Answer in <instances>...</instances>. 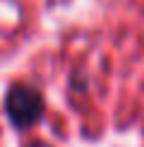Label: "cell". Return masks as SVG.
I'll return each instance as SVG.
<instances>
[{
    "instance_id": "cell-2",
    "label": "cell",
    "mask_w": 144,
    "mask_h": 147,
    "mask_svg": "<svg viewBox=\"0 0 144 147\" xmlns=\"http://www.w3.org/2000/svg\"><path fill=\"white\" fill-rule=\"evenodd\" d=\"M29 147H48V145H43V142H34V145H29Z\"/></svg>"
},
{
    "instance_id": "cell-1",
    "label": "cell",
    "mask_w": 144,
    "mask_h": 147,
    "mask_svg": "<svg viewBox=\"0 0 144 147\" xmlns=\"http://www.w3.org/2000/svg\"><path fill=\"white\" fill-rule=\"evenodd\" d=\"M5 111H7L10 123L15 128H29L43 113V96L39 89L29 87V84H15L7 92Z\"/></svg>"
}]
</instances>
